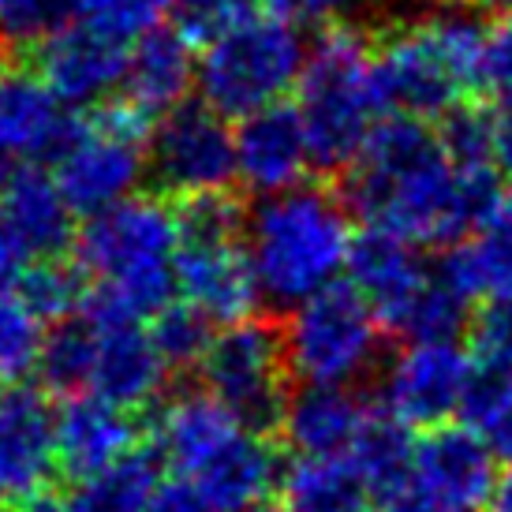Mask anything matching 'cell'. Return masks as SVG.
<instances>
[{
	"label": "cell",
	"instance_id": "cell-1",
	"mask_svg": "<svg viewBox=\"0 0 512 512\" xmlns=\"http://www.w3.org/2000/svg\"><path fill=\"white\" fill-rule=\"evenodd\" d=\"M501 199L490 169L460 165L438 131L389 116L348 165L352 214L412 243H460Z\"/></svg>",
	"mask_w": 512,
	"mask_h": 512
},
{
	"label": "cell",
	"instance_id": "cell-2",
	"mask_svg": "<svg viewBox=\"0 0 512 512\" xmlns=\"http://www.w3.org/2000/svg\"><path fill=\"white\" fill-rule=\"evenodd\" d=\"M184 247V217L157 195H131L113 210L86 217L75 236V266L83 270L90 318H157L176 292V262Z\"/></svg>",
	"mask_w": 512,
	"mask_h": 512
},
{
	"label": "cell",
	"instance_id": "cell-3",
	"mask_svg": "<svg viewBox=\"0 0 512 512\" xmlns=\"http://www.w3.org/2000/svg\"><path fill=\"white\" fill-rule=\"evenodd\" d=\"M243 243L262 303L296 311L299 303L341 285L337 277L348 270L356 247L352 206L318 184L266 195L243 225Z\"/></svg>",
	"mask_w": 512,
	"mask_h": 512
},
{
	"label": "cell",
	"instance_id": "cell-4",
	"mask_svg": "<svg viewBox=\"0 0 512 512\" xmlns=\"http://www.w3.org/2000/svg\"><path fill=\"white\" fill-rule=\"evenodd\" d=\"M296 109L318 169H348L389 109L378 53L348 23H333L311 45L296 86Z\"/></svg>",
	"mask_w": 512,
	"mask_h": 512
},
{
	"label": "cell",
	"instance_id": "cell-5",
	"mask_svg": "<svg viewBox=\"0 0 512 512\" xmlns=\"http://www.w3.org/2000/svg\"><path fill=\"white\" fill-rule=\"evenodd\" d=\"M311 45L303 42L299 23L273 12H251L206 34L199 49V90L202 105L232 116H247L285 105L307 68Z\"/></svg>",
	"mask_w": 512,
	"mask_h": 512
},
{
	"label": "cell",
	"instance_id": "cell-6",
	"mask_svg": "<svg viewBox=\"0 0 512 512\" xmlns=\"http://www.w3.org/2000/svg\"><path fill=\"white\" fill-rule=\"evenodd\" d=\"M486 27L468 8H434L397 27L378 49L389 109L430 120L453 116L456 101L479 83Z\"/></svg>",
	"mask_w": 512,
	"mask_h": 512
},
{
	"label": "cell",
	"instance_id": "cell-7",
	"mask_svg": "<svg viewBox=\"0 0 512 512\" xmlns=\"http://www.w3.org/2000/svg\"><path fill=\"white\" fill-rule=\"evenodd\" d=\"M184 247L176 262V292L202 311L214 326L247 322L262 303L255 266L247 258L240 210L221 199L187 202L184 214Z\"/></svg>",
	"mask_w": 512,
	"mask_h": 512
},
{
	"label": "cell",
	"instance_id": "cell-8",
	"mask_svg": "<svg viewBox=\"0 0 512 512\" xmlns=\"http://www.w3.org/2000/svg\"><path fill=\"white\" fill-rule=\"evenodd\" d=\"M150 172V131L135 109H94L72 124L64 146L53 157V180L72 202L75 214L94 217L113 210Z\"/></svg>",
	"mask_w": 512,
	"mask_h": 512
},
{
	"label": "cell",
	"instance_id": "cell-9",
	"mask_svg": "<svg viewBox=\"0 0 512 512\" xmlns=\"http://www.w3.org/2000/svg\"><path fill=\"white\" fill-rule=\"evenodd\" d=\"M385 326L352 285H333L322 296L288 311L281 329L292 378L303 385H356L382 356Z\"/></svg>",
	"mask_w": 512,
	"mask_h": 512
},
{
	"label": "cell",
	"instance_id": "cell-10",
	"mask_svg": "<svg viewBox=\"0 0 512 512\" xmlns=\"http://www.w3.org/2000/svg\"><path fill=\"white\" fill-rule=\"evenodd\" d=\"M202 389L225 404L232 419L258 438H270L285 423L288 408V356L281 329L270 322H236L217 329L202 359Z\"/></svg>",
	"mask_w": 512,
	"mask_h": 512
},
{
	"label": "cell",
	"instance_id": "cell-11",
	"mask_svg": "<svg viewBox=\"0 0 512 512\" xmlns=\"http://www.w3.org/2000/svg\"><path fill=\"white\" fill-rule=\"evenodd\" d=\"M150 176L184 202L221 199L236 176V128L210 105H184L157 120Z\"/></svg>",
	"mask_w": 512,
	"mask_h": 512
},
{
	"label": "cell",
	"instance_id": "cell-12",
	"mask_svg": "<svg viewBox=\"0 0 512 512\" xmlns=\"http://www.w3.org/2000/svg\"><path fill=\"white\" fill-rule=\"evenodd\" d=\"M471 356L460 344H404L382 370V412L412 430H438L460 415L471 382Z\"/></svg>",
	"mask_w": 512,
	"mask_h": 512
},
{
	"label": "cell",
	"instance_id": "cell-13",
	"mask_svg": "<svg viewBox=\"0 0 512 512\" xmlns=\"http://www.w3.org/2000/svg\"><path fill=\"white\" fill-rule=\"evenodd\" d=\"M72 202L53 176L12 172L0 187V288H12L38 262L72 243Z\"/></svg>",
	"mask_w": 512,
	"mask_h": 512
},
{
	"label": "cell",
	"instance_id": "cell-14",
	"mask_svg": "<svg viewBox=\"0 0 512 512\" xmlns=\"http://www.w3.org/2000/svg\"><path fill=\"white\" fill-rule=\"evenodd\" d=\"M57 464V408L38 385L0 389V501L45 494Z\"/></svg>",
	"mask_w": 512,
	"mask_h": 512
},
{
	"label": "cell",
	"instance_id": "cell-15",
	"mask_svg": "<svg viewBox=\"0 0 512 512\" xmlns=\"http://www.w3.org/2000/svg\"><path fill=\"white\" fill-rule=\"evenodd\" d=\"M128 45L94 27L90 19H75L72 27L53 34L38 49V75L64 105L94 109L124 86Z\"/></svg>",
	"mask_w": 512,
	"mask_h": 512
},
{
	"label": "cell",
	"instance_id": "cell-16",
	"mask_svg": "<svg viewBox=\"0 0 512 512\" xmlns=\"http://www.w3.org/2000/svg\"><path fill=\"white\" fill-rule=\"evenodd\" d=\"M434 270L419 251V243L404 240L397 232L385 228H367L356 236L352 258H348V285L370 303V311L378 314L389 333L404 326L415 299L423 296Z\"/></svg>",
	"mask_w": 512,
	"mask_h": 512
},
{
	"label": "cell",
	"instance_id": "cell-17",
	"mask_svg": "<svg viewBox=\"0 0 512 512\" xmlns=\"http://www.w3.org/2000/svg\"><path fill=\"white\" fill-rule=\"evenodd\" d=\"M498 475V456L483 434H475L471 427L445 423L438 430H427L415 445L412 483L453 509L483 512L494 498Z\"/></svg>",
	"mask_w": 512,
	"mask_h": 512
},
{
	"label": "cell",
	"instance_id": "cell-18",
	"mask_svg": "<svg viewBox=\"0 0 512 512\" xmlns=\"http://www.w3.org/2000/svg\"><path fill=\"white\" fill-rule=\"evenodd\" d=\"M311 165L314 150L296 105H273L236 124V176L262 199L307 184Z\"/></svg>",
	"mask_w": 512,
	"mask_h": 512
},
{
	"label": "cell",
	"instance_id": "cell-19",
	"mask_svg": "<svg viewBox=\"0 0 512 512\" xmlns=\"http://www.w3.org/2000/svg\"><path fill=\"white\" fill-rule=\"evenodd\" d=\"M90 322L98 333L90 393L124 412L150 408L169 378V367L157 352L150 329H143V322H124V318H90Z\"/></svg>",
	"mask_w": 512,
	"mask_h": 512
},
{
	"label": "cell",
	"instance_id": "cell-20",
	"mask_svg": "<svg viewBox=\"0 0 512 512\" xmlns=\"http://www.w3.org/2000/svg\"><path fill=\"white\" fill-rule=\"evenodd\" d=\"M191 86H199V53L191 49L184 27H157L128 45L120 86L128 94V109L161 120L184 109Z\"/></svg>",
	"mask_w": 512,
	"mask_h": 512
},
{
	"label": "cell",
	"instance_id": "cell-21",
	"mask_svg": "<svg viewBox=\"0 0 512 512\" xmlns=\"http://www.w3.org/2000/svg\"><path fill=\"white\" fill-rule=\"evenodd\" d=\"M135 415L116 408L109 400L94 397V393H79L68 397L57 412V464L60 471L86 483L113 468L116 460H124L135 445Z\"/></svg>",
	"mask_w": 512,
	"mask_h": 512
},
{
	"label": "cell",
	"instance_id": "cell-22",
	"mask_svg": "<svg viewBox=\"0 0 512 512\" xmlns=\"http://www.w3.org/2000/svg\"><path fill=\"white\" fill-rule=\"evenodd\" d=\"M240 430L243 427L217 397L206 389H184L161 404L154 419V449L184 479H195L206 460H214Z\"/></svg>",
	"mask_w": 512,
	"mask_h": 512
},
{
	"label": "cell",
	"instance_id": "cell-23",
	"mask_svg": "<svg viewBox=\"0 0 512 512\" xmlns=\"http://www.w3.org/2000/svg\"><path fill=\"white\" fill-rule=\"evenodd\" d=\"M68 105L45 86L42 75L0 79V161H42L57 157L68 139Z\"/></svg>",
	"mask_w": 512,
	"mask_h": 512
},
{
	"label": "cell",
	"instance_id": "cell-24",
	"mask_svg": "<svg viewBox=\"0 0 512 512\" xmlns=\"http://www.w3.org/2000/svg\"><path fill=\"white\" fill-rule=\"evenodd\" d=\"M367 415L352 385H299L288 397L281 434L296 456H344L352 453Z\"/></svg>",
	"mask_w": 512,
	"mask_h": 512
},
{
	"label": "cell",
	"instance_id": "cell-25",
	"mask_svg": "<svg viewBox=\"0 0 512 512\" xmlns=\"http://www.w3.org/2000/svg\"><path fill=\"white\" fill-rule=\"evenodd\" d=\"M281 471L285 468H281L270 438H258L251 430H240L187 483L199 486V494L210 501L214 512H243L266 501V494L281 483Z\"/></svg>",
	"mask_w": 512,
	"mask_h": 512
},
{
	"label": "cell",
	"instance_id": "cell-26",
	"mask_svg": "<svg viewBox=\"0 0 512 512\" xmlns=\"http://www.w3.org/2000/svg\"><path fill=\"white\" fill-rule=\"evenodd\" d=\"M441 270L471 299H512V195H501L486 210L483 221L449 251Z\"/></svg>",
	"mask_w": 512,
	"mask_h": 512
},
{
	"label": "cell",
	"instance_id": "cell-27",
	"mask_svg": "<svg viewBox=\"0 0 512 512\" xmlns=\"http://www.w3.org/2000/svg\"><path fill=\"white\" fill-rule=\"evenodd\" d=\"M281 512H367L374 490L352 453L296 456L281 471Z\"/></svg>",
	"mask_w": 512,
	"mask_h": 512
},
{
	"label": "cell",
	"instance_id": "cell-28",
	"mask_svg": "<svg viewBox=\"0 0 512 512\" xmlns=\"http://www.w3.org/2000/svg\"><path fill=\"white\" fill-rule=\"evenodd\" d=\"M161 468H165V460L157 456L154 445L131 449L113 468L75 486V512H150L157 490L165 486Z\"/></svg>",
	"mask_w": 512,
	"mask_h": 512
},
{
	"label": "cell",
	"instance_id": "cell-29",
	"mask_svg": "<svg viewBox=\"0 0 512 512\" xmlns=\"http://www.w3.org/2000/svg\"><path fill=\"white\" fill-rule=\"evenodd\" d=\"M415 445L419 441H415L412 427H404L389 412L367 415V423H363L356 445H352V460L367 475L370 490H374V498L382 501V505L389 498H397L400 490L412 483Z\"/></svg>",
	"mask_w": 512,
	"mask_h": 512
},
{
	"label": "cell",
	"instance_id": "cell-30",
	"mask_svg": "<svg viewBox=\"0 0 512 512\" xmlns=\"http://www.w3.org/2000/svg\"><path fill=\"white\" fill-rule=\"evenodd\" d=\"M94 348H98V333H94V322L86 314L49 329L42 363H38V378H42L45 393H60V397L90 393Z\"/></svg>",
	"mask_w": 512,
	"mask_h": 512
},
{
	"label": "cell",
	"instance_id": "cell-31",
	"mask_svg": "<svg viewBox=\"0 0 512 512\" xmlns=\"http://www.w3.org/2000/svg\"><path fill=\"white\" fill-rule=\"evenodd\" d=\"M475 299L464 296V288L456 285L445 270H434L430 285L423 288V296L415 299V307L408 311L404 326L397 329L408 344L419 341H449L456 344V337L471 326L468 311Z\"/></svg>",
	"mask_w": 512,
	"mask_h": 512
},
{
	"label": "cell",
	"instance_id": "cell-32",
	"mask_svg": "<svg viewBox=\"0 0 512 512\" xmlns=\"http://www.w3.org/2000/svg\"><path fill=\"white\" fill-rule=\"evenodd\" d=\"M45 322L15 288H0V385H23L38 370L45 348Z\"/></svg>",
	"mask_w": 512,
	"mask_h": 512
},
{
	"label": "cell",
	"instance_id": "cell-33",
	"mask_svg": "<svg viewBox=\"0 0 512 512\" xmlns=\"http://www.w3.org/2000/svg\"><path fill=\"white\" fill-rule=\"evenodd\" d=\"M15 292L27 299V307L42 322H68V318H79L86 307V296H90V285L79 266H68L60 258H49V262H38L34 270H27L19 281H15Z\"/></svg>",
	"mask_w": 512,
	"mask_h": 512
},
{
	"label": "cell",
	"instance_id": "cell-34",
	"mask_svg": "<svg viewBox=\"0 0 512 512\" xmlns=\"http://www.w3.org/2000/svg\"><path fill=\"white\" fill-rule=\"evenodd\" d=\"M150 337H154L157 352H161V359H165V367L172 374V370L202 367V359H206L217 333L206 314L180 299V303H169L165 311L157 314L154 326H150Z\"/></svg>",
	"mask_w": 512,
	"mask_h": 512
},
{
	"label": "cell",
	"instance_id": "cell-35",
	"mask_svg": "<svg viewBox=\"0 0 512 512\" xmlns=\"http://www.w3.org/2000/svg\"><path fill=\"white\" fill-rule=\"evenodd\" d=\"M86 12V0H0V45L8 49H42L53 34L72 27Z\"/></svg>",
	"mask_w": 512,
	"mask_h": 512
},
{
	"label": "cell",
	"instance_id": "cell-36",
	"mask_svg": "<svg viewBox=\"0 0 512 512\" xmlns=\"http://www.w3.org/2000/svg\"><path fill=\"white\" fill-rule=\"evenodd\" d=\"M169 8L172 0H86L83 19H90L105 34H113L124 45H131L139 42L143 34L161 27V19H165Z\"/></svg>",
	"mask_w": 512,
	"mask_h": 512
},
{
	"label": "cell",
	"instance_id": "cell-37",
	"mask_svg": "<svg viewBox=\"0 0 512 512\" xmlns=\"http://www.w3.org/2000/svg\"><path fill=\"white\" fill-rule=\"evenodd\" d=\"M471 363L512 374V299L486 303L468 326Z\"/></svg>",
	"mask_w": 512,
	"mask_h": 512
},
{
	"label": "cell",
	"instance_id": "cell-38",
	"mask_svg": "<svg viewBox=\"0 0 512 512\" xmlns=\"http://www.w3.org/2000/svg\"><path fill=\"white\" fill-rule=\"evenodd\" d=\"M512 404V374L509 370L471 367V382L464 389V404H460V419L464 427L483 434L494 419Z\"/></svg>",
	"mask_w": 512,
	"mask_h": 512
},
{
	"label": "cell",
	"instance_id": "cell-39",
	"mask_svg": "<svg viewBox=\"0 0 512 512\" xmlns=\"http://www.w3.org/2000/svg\"><path fill=\"white\" fill-rule=\"evenodd\" d=\"M479 83L498 90L501 98L512 94V8L494 15L483 38V64H479Z\"/></svg>",
	"mask_w": 512,
	"mask_h": 512
},
{
	"label": "cell",
	"instance_id": "cell-40",
	"mask_svg": "<svg viewBox=\"0 0 512 512\" xmlns=\"http://www.w3.org/2000/svg\"><path fill=\"white\" fill-rule=\"evenodd\" d=\"M258 0H172V12L180 15L184 30H202L214 34L217 27H225L240 15L258 12Z\"/></svg>",
	"mask_w": 512,
	"mask_h": 512
},
{
	"label": "cell",
	"instance_id": "cell-41",
	"mask_svg": "<svg viewBox=\"0 0 512 512\" xmlns=\"http://www.w3.org/2000/svg\"><path fill=\"white\" fill-rule=\"evenodd\" d=\"M490 128V165L512 180V94L498 98V105L486 113Z\"/></svg>",
	"mask_w": 512,
	"mask_h": 512
},
{
	"label": "cell",
	"instance_id": "cell-42",
	"mask_svg": "<svg viewBox=\"0 0 512 512\" xmlns=\"http://www.w3.org/2000/svg\"><path fill=\"white\" fill-rule=\"evenodd\" d=\"M150 512H214L210 509V501L199 494V486L187 483V479H172L157 490L154 505Z\"/></svg>",
	"mask_w": 512,
	"mask_h": 512
},
{
	"label": "cell",
	"instance_id": "cell-43",
	"mask_svg": "<svg viewBox=\"0 0 512 512\" xmlns=\"http://www.w3.org/2000/svg\"><path fill=\"white\" fill-rule=\"evenodd\" d=\"M385 512H464V509H453V505H445L441 498L427 494L423 486L408 483V486H404V490L397 494V498L385 501Z\"/></svg>",
	"mask_w": 512,
	"mask_h": 512
},
{
	"label": "cell",
	"instance_id": "cell-44",
	"mask_svg": "<svg viewBox=\"0 0 512 512\" xmlns=\"http://www.w3.org/2000/svg\"><path fill=\"white\" fill-rule=\"evenodd\" d=\"M483 438H486V445L494 449V456H498V460L512 464V404L498 415V419H494V423H490V427L483 430Z\"/></svg>",
	"mask_w": 512,
	"mask_h": 512
},
{
	"label": "cell",
	"instance_id": "cell-45",
	"mask_svg": "<svg viewBox=\"0 0 512 512\" xmlns=\"http://www.w3.org/2000/svg\"><path fill=\"white\" fill-rule=\"evenodd\" d=\"M12 512H75V505L68 498H60V494H34L27 501H15Z\"/></svg>",
	"mask_w": 512,
	"mask_h": 512
},
{
	"label": "cell",
	"instance_id": "cell-46",
	"mask_svg": "<svg viewBox=\"0 0 512 512\" xmlns=\"http://www.w3.org/2000/svg\"><path fill=\"white\" fill-rule=\"evenodd\" d=\"M486 512H512V464H505V471L498 475V486H494V498H490Z\"/></svg>",
	"mask_w": 512,
	"mask_h": 512
},
{
	"label": "cell",
	"instance_id": "cell-47",
	"mask_svg": "<svg viewBox=\"0 0 512 512\" xmlns=\"http://www.w3.org/2000/svg\"><path fill=\"white\" fill-rule=\"evenodd\" d=\"M464 4H475V8H498V12L512 8V0H464Z\"/></svg>",
	"mask_w": 512,
	"mask_h": 512
},
{
	"label": "cell",
	"instance_id": "cell-48",
	"mask_svg": "<svg viewBox=\"0 0 512 512\" xmlns=\"http://www.w3.org/2000/svg\"><path fill=\"white\" fill-rule=\"evenodd\" d=\"M243 512H281V509L270 505V501H262V505H251V509H243Z\"/></svg>",
	"mask_w": 512,
	"mask_h": 512
},
{
	"label": "cell",
	"instance_id": "cell-49",
	"mask_svg": "<svg viewBox=\"0 0 512 512\" xmlns=\"http://www.w3.org/2000/svg\"><path fill=\"white\" fill-rule=\"evenodd\" d=\"M4 180H8V172H4V161H0V187H4Z\"/></svg>",
	"mask_w": 512,
	"mask_h": 512
},
{
	"label": "cell",
	"instance_id": "cell-50",
	"mask_svg": "<svg viewBox=\"0 0 512 512\" xmlns=\"http://www.w3.org/2000/svg\"><path fill=\"white\" fill-rule=\"evenodd\" d=\"M0 79H4V75H0Z\"/></svg>",
	"mask_w": 512,
	"mask_h": 512
}]
</instances>
